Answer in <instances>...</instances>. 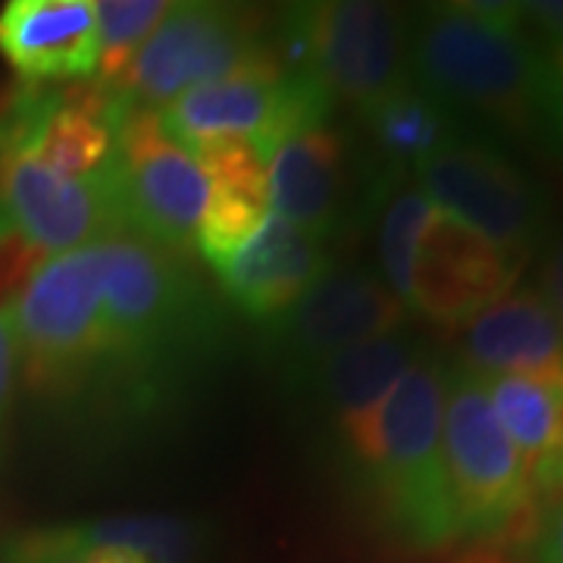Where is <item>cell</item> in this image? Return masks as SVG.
<instances>
[{"label":"cell","instance_id":"obj_1","mask_svg":"<svg viewBox=\"0 0 563 563\" xmlns=\"http://www.w3.org/2000/svg\"><path fill=\"white\" fill-rule=\"evenodd\" d=\"M107 317V369L95 410L103 426L154 422L217 361L225 317L185 254L117 232L95 242Z\"/></svg>","mask_w":563,"mask_h":563},{"label":"cell","instance_id":"obj_2","mask_svg":"<svg viewBox=\"0 0 563 563\" xmlns=\"http://www.w3.org/2000/svg\"><path fill=\"white\" fill-rule=\"evenodd\" d=\"M410 81L457 120L542 151V47L517 3L461 0L410 10Z\"/></svg>","mask_w":563,"mask_h":563},{"label":"cell","instance_id":"obj_3","mask_svg":"<svg viewBox=\"0 0 563 563\" xmlns=\"http://www.w3.org/2000/svg\"><path fill=\"white\" fill-rule=\"evenodd\" d=\"M448 357L422 342L388 401L344 461L388 539L410 551L457 544L442 451Z\"/></svg>","mask_w":563,"mask_h":563},{"label":"cell","instance_id":"obj_4","mask_svg":"<svg viewBox=\"0 0 563 563\" xmlns=\"http://www.w3.org/2000/svg\"><path fill=\"white\" fill-rule=\"evenodd\" d=\"M3 310L25 388L54 401L95 404L110 347L95 244L44 257Z\"/></svg>","mask_w":563,"mask_h":563},{"label":"cell","instance_id":"obj_5","mask_svg":"<svg viewBox=\"0 0 563 563\" xmlns=\"http://www.w3.org/2000/svg\"><path fill=\"white\" fill-rule=\"evenodd\" d=\"M417 188L507 254L529 261L551 239V198L507 144L463 125L417 169Z\"/></svg>","mask_w":563,"mask_h":563},{"label":"cell","instance_id":"obj_6","mask_svg":"<svg viewBox=\"0 0 563 563\" xmlns=\"http://www.w3.org/2000/svg\"><path fill=\"white\" fill-rule=\"evenodd\" d=\"M269 16L257 7L185 0L173 3L166 20L110 88L120 107L157 110L185 91L242 73L269 54Z\"/></svg>","mask_w":563,"mask_h":563},{"label":"cell","instance_id":"obj_7","mask_svg":"<svg viewBox=\"0 0 563 563\" xmlns=\"http://www.w3.org/2000/svg\"><path fill=\"white\" fill-rule=\"evenodd\" d=\"M442 451L457 544L495 542L539 510L520 454L485 398L483 379L454 361H448L444 385Z\"/></svg>","mask_w":563,"mask_h":563},{"label":"cell","instance_id":"obj_8","mask_svg":"<svg viewBox=\"0 0 563 563\" xmlns=\"http://www.w3.org/2000/svg\"><path fill=\"white\" fill-rule=\"evenodd\" d=\"M410 313L383 276L361 263H332L276 320L263 322L261 361L288 395H301L322 361L351 344L401 332Z\"/></svg>","mask_w":563,"mask_h":563},{"label":"cell","instance_id":"obj_9","mask_svg":"<svg viewBox=\"0 0 563 563\" xmlns=\"http://www.w3.org/2000/svg\"><path fill=\"white\" fill-rule=\"evenodd\" d=\"M307 73L357 117L410 81V10L379 0L303 3Z\"/></svg>","mask_w":563,"mask_h":563},{"label":"cell","instance_id":"obj_10","mask_svg":"<svg viewBox=\"0 0 563 563\" xmlns=\"http://www.w3.org/2000/svg\"><path fill=\"white\" fill-rule=\"evenodd\" d=\"M117 176L132 232L185 257L195 254L210 181L198 157L163 129L157 110L120 113Z\"/></svg>","mask_w":563,"mask_h":563},{"label":"cell","instance_id":"obj_11","mask_svg":"<svg viewBox=\"0 0 563 563\" xmlns=\"http://www.w3.org/2000/svg\"><path fill=\"white\" fill-rule=\"evenodd\" d=\"M523 266V257L507 254L435 207L410 263L404 307L444 329H463L514 291Z\"/></svg>","mask_w":563,"mask_h":563},{"label":"cell","instance_id":"obj_12","mask_svg":"<svg viewBox=\"0 0 563 563\" xmlns=\"http://www.w3.org/2000/svg\"><path fill=\"white\" fill-rule=\"evenodd\" d=\"M161 120L191 154L213 141H254L269 161L282 141L303 132V103L269 47L242 73L185 91L163 107Z\"/></svg>","mask_w":563,"mask_h":563},{"label":"cell","instance_id":"obj_13","mask_svg":"<svg viewBox=\"0 0 563 563\" xmlns=\"http://www.w3.org/2000/svg\"><path fill=\"white\" fill-rule=\"evenodd\" d=\"M420 347L422 342L410 329L351 344L322 361L310 383L303 385L301 398L342 463L363 442L366 429L373 426Z\"/></svg>","mask_w":563,"mask_h":563},{"label":"cell","instance_id":"obj_14","mask_svg":"<svg viewBox=\"0 0 563 563\" xmlns=\"http://www.w3.org/2000/svg\"><path fill=\"white\" fill-rule=\"evenodd\" d=\"M454 363L479 379L517 376L563 395V325L539 288H514L463 325Z\"/></svg>","mask_w":563,"mask_h":563},{"label":"cell","instance_id":"obj_15","mask_svg":"<svg viewBox=\"0 0 563 563\" xmlns=\"http://www.w3.org/2000/svg\"><path fill=\"white\" fill-rule=\"evenodd\" d=\"M332 266L325 242L276 213H266L257 232L213 269L225 301L242 317L276 320Z\"/></svg>","mask_w":563,"mask_h":563},{"label":"cell","instance_id":"obj_16","mask_svg":"<svg viewBox=\"0 0 563 563\" xmlns=\"http://www.w3.org/2000/svg\"><path fill=\"white\" fill-rule=\"evenodd\" d=\"M269 213L332 242L351 222V154L342 132L317 125L269 154Z\"/></svg>","mask_w":563,"mask_h":563},{"label":"cell","instance_id":"obj_17","mask_svg":"<svg viewBox=\"0 0 563 563\" xmlns=\"http://www.w3.org/2000/svg\"><path fill=\"white\" fill-rule=\"evenodd\" d=\"M0 57L25 85L95 76V0H7L0 7Z\"/></svg>","mask_w":563,"mask_h":563},{"label":"cell","instance_id":"obj_18","mask_svg":"<svg viewBox=\"0 0 563 563\" xmlns=\"http://www.w3.org/2000/svg\"><path fill=\"white\" fill-rule=\"evenodd\" d=\"M91 548L135 551L151 563H195L207 548V523L181 514H125L91 523L51 526L13 539L7 563H44Z\"/></svg>","mask_w":563,"mask_h":563},{"label":"cell","instance_id":"obj_19","mask_svg":"<svg viewBox=\"0 0 563 563\" xmlns=\"http://www.w3.org/2000/svg\"><path fill=\"white\" fill-rule=\"evenodd\" d=\"M361 122L369 129L379 163L395 176H401L404 169H417L466 125L413 81L363 113Z\"/></svg>","mask_w":563,"mask_h":563},{"label":"cell","instance_id":"obj_20","mask_svg":"<svg viewBox=\"0 0 563 563\" xmlns=\"http://www.w3.org/2000/svg\"><path fill=\"white\" fill-rule=\"evenodd\" d=\"M173 3L166 0H95L98 16V69L95 81L113 88L122 79L125 66L151 38V32L166 20Z\"/></svg>","mask_w":563,"mask_h":563},{"label":"cell","instance_id":"obj_21","mask_svg":"<svg viewBox=\"0 0 563 563\" xmlns=\"http://www.w3.org/2000/svg\"><path fill=\"white\" fill-rule=\"evenodd\" d=\"M432 213H435L432 201L413 185H401L385 203L383 229H379V263H383V282L401 303L407 295L410 263Z\"/></svg>","mask_w":563,"mask_h":563},{"label":"cell","instance_id":"obj_22","mask_svg":"<svg viewBox=\"0 0 563 563\" xmlns=\"http://www.w3.org/2000/svg\"><path fill=\"white\" fill-rule=\"evenodd\" d=\"M542 151L563 161V44L542 47Z\"/></svg>","mask_w":563,"mask_h":563},{"label":"cell","instance_id":"obj_23","mask_svg":"<svg viewBox=\"0 0 563 563\" xmlns=\"http://www.w3.org/2000/svg\"><path fill=\"white\" fill-rule=\"evenodd\" d=\"M542 517L532 542V563H563V488L539 498Z\"/></svg>","mask_w":563,"mask_h":563},{"label":"cell","instance_id":"obj_24","mask_svg":"<svg viewBox=\"0 0 563 563\" xmlns=\"http://www.w3.org/2000/svg\"><path fill=\"white\" fill-rule=\"evenodd\" d=\"M526 32L539 35V47H561L563 44V0H526L517 3Z\"/></svg>","mask_w":563,"mask_h":563},{"label":"cell","instance_id":"obj_25","mask_svg":"<svg viewBox=\"0 0 563 563\" xmlns=\"http://www.w3.org/2000/svg\"><path fill=\"white\" fill-rule=\"evenodd\" d=\"M16 376H20L16 342H13V329H10V320H7V310L0 307V439H3L7 413H10V404H13Z\"/></svg>","mask_w":563,"mask_h":563},{"label":"cell","instance_id":"obj_26","mask_svg":"<svg viewBox=\"0 0 563 563\" xmlns=\"http://www.w3.org/2000/svg\"><path fill=\"white\" fill-rule=\"evenodd\" d=\"M542 298L554 310V317L563 325V229L548 242L542 261V285H539Z\"/></svg>","mask_w":563,"mask_h":563},{"label":"cell","instance_id":"obj_27","mask_svg":"<svg viewBox=\"0 0 563 563\" xmlns=\"http://www.w3.org/2000/svg\"><path fill=\"white\" fill-rule=\"evenodd\" d=\"M79 558L85 563H151L135 551H122V548H91V551H81Z\"/></svg>","mask_w":563,"mask_h":563},{"label":"cell","instance_id":"obj_28","mask_svg":"<svg viewBox=\"0 0 563 563\" xmlns=\"http://www.w3.org/2000/svg\"><path fill=\"white\" fill-rule=\"evenodd\" d=\"M44 563H85L79 554H69V558H57V561H44Z\"/></svg>","mask_w":563,"mask_h":563}]
</instances>
